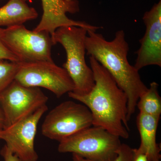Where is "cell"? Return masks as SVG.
<instances>
[{
	"label": "cell",
	"mask_w": 161,
	"mask_h": 161,
	"mask_svg": "<svg viewBox=\"0 0 161 161\" xmlns=\"http://www.w3.org/2000/svg\"><path fill=\"white\" fill-rule=\"evenodd\" d=\"M91 68L95 84L84 95L68 93L70 98L86 106L92 113L93 126L102 127L120 138L128 139L130 128L127 119L128 98L109 72L92 56Z\"/></svg>",
	"instance_id": "obj_1"
},
{
	"label": "cell",
	"mask_w": 161,
	"mask_h": 161,
	"mask_svg": "<svg viewBox=\"0 0 161 161\" xmlns=\"http://www.w3.org/2000/svg\"><path fill=\"white\" fill-rule=\"evenodd\" d=\"M85 46L87 54L93 57L109 72L126 95L129 121L135 113L139 98L148 87L142 80L139 71L128 61L129 45L125 32H116L114 39L108 41L101 34L88 30Z\"/></svg>",
	"instance_id": "obj_2"
},
{
	"label": "cell",
	"mask_w": 161,
	"mask_h": 161,
	"mask_svg": "<svg viewBox=\"0 0 161 161\" xmlns=\"http://www.w3.org/2000/svg\"><path fill=\"white\" fill-rule=\"evenodd\" d=\"M88 29L76 26L59 27L51 36L54 45L59 43L66 52V70L74 84L73 93L78 95L88 94L95 84L94 74L85 59V40Z\"/></svg>",
	"instance_id": "obj_3"
},
{
	"label": "cell",
	"mask_w": 161,
	"mask_h": 161,
	"mask_svg": "<svg viewBox=\"0 0 161 161\" xmlns=\"http://www.w3.org/2000/svg\"><path fill=\"white\" fill-rule=\"evenodd\" d=\"M58 150L72 153L92 161H113L121 146L120 137L99 126L80 130L59 142Z\"/></svg>",
	"instance_id": "obj_4"
},
{
	"label": "cell",
	"mask_w": 161,
	"mask_h": 161,
	"mask_svg": "<svg viewBox=\"0 0 161 161\" xmlns=\"http://www.w3.org/2000/svg\"><path fill=\"white\" fill-rule=\"evenodd\" d=\"M3 43L19 62L53 61L51 36L45 31L27 29L23 24L3 29Z\"/></svg>",
	"instance_id": "obj_5"
},
{
	"label": "cell",
	"mask_w": 161,
	"mask_h": 161,
	"mask_svg": "<svg viewBox=\"0 0 161 161\" xmlns=\"http://www.w3.org/2000/svg\"><path fill=\"white\" fill-rule=\"evenodd\" d=\"M92 126V113L86 106L66 101L47 115L42 124V133L47 138L60 142Z\"/></svg>",
	"instance_id": "obj_6"
},
{
	"label": "cell",
	"mask_w": 161,
	"mask_h": 161,
	"mask_svg": "<svg viewBox=\"0 0 161 161\" xmlns=\"http://www.w3.org/2000/svg\"><path fill=\"white\" fill-rule=\"evenodd\" d=\"M14 80L25 86L44 88L58 98L74 89V83L66 70L53 61L19 62Z\"/></svg>",
	"instance_id": "obj_7"
},
{
	"label": "cell",
	"mask_w": 161,
	"mask_h": 161,
	"mask_svg": "<svg viewBox=\"0 0 161 161\" xmlns=\"http://www.w3.org/2000/svg\"><path fill=\"white\" fill-rule=\"evenodd\" d=\"M48 98L40 88L25 86L14 80L0 93L4 116L3 129L46 105Z\"/></svg>",
	"instance_id": "obj_8"
},
{
	"label": "cell",
	"mask_w": 161,
	"mask_h": 161,
	"mask_svg": "<svg viewBox=\"0 0 161 161\" xmlns=\"http://www.w3.org/2000/svg\"><path fill=\"white\" fill-rule=\"evenodd\" d=\"M47 109L46 105L43 106L27 117L2 130L0 139L5 141L10 151L21 160L37 161L35 136L39 121Z\"/></svg>",
	"instance_id": "obj_9"
},
{
	"label": "cell",
	"mask_w": 161,
	"mask_h": 161,
	"mask_svg": "<svg viewBox=\"0 0 161 161\" xmlns=\"http://www.w3.org/2000/svg\"><path fill=\"white\" fill-rule=\"evenodd\" d=\"M143 20L146 29L139 42L140 47L134 67L138 71L150 65L161 67V1L144 14Z\"/></svg>",
	"instance_id": "obj_10"
},
{
	"label": "cell",
	"mask_w": 161,
	"mask_h": 161,
	"mask_svg": "<svg viewBox=\"0 0 161 161\" xmlns=\"http://www.w3.org/2000/svg\"><path fill=\"white\" fill-rule=\"evenodd\" d=\"M41 1L43 14L40 23L33 30L34 31L46 32L52 36L56 30L62 26H79L95 31L102 28L83 21L71 19L67 16V13L74 14L79 12V2L77 0L71 2L65 0Z\"/></svg>",
	"instance_id": "obj_11"
},
{
	"label": "cell",
	"mask_w": 161,
	"mask_h": 161,
	"mask_svg": "<svg viewBox=\"0 0 161 161\" xmlns=\"http://www.w3.org/2000/svg\"><path fill=\"white\" fill-rule=\"evenodd\" d=\"M160 116H153L140 112L136 119L141 138L140 146L135 149L145 153L150 161H161V149L156 142V133Z\"/></svg>",
	"instance_id": "obj_12"
},
{
	"label": "cell",
	"mask_w": 161,
	"mask_h": 161,
	"mask_svg": "<svg viewBox=\"0 0 161 161\" xmlns=\"http://www.w3.org/2000/svg\"><path fill=\"white\" fill-rule=\"evenodd\" d=\"M38 17L36 10L24 0H9L0 8V27L22 25Z\"/></svg>",
	"instance_id": "obj_13"
},
{
	"label": "cell",
	"mask_w": 161,
	"mask_h": 161,
	"mask_svg": "<svg viewBox=\"0 0 161 161\" xmlns=\"http://www.w3.org/2000/svg\"><path fill=\"white\" fill-rule=\"evenodd\" d=\"M158 84L155 81L150 84V87L141 95L136 107L140 112L153 116H160L161 98L158 94Z\"/></svg>",
	"instance_id": "obj_14"
},
{
	"label": "cell",
	"mask_w": 161,
	"mask_h": 161,
	"mask_svg": "<svg viewBox=\"0 0 161 161\" xmlns=\"http://www.w3.org/2000/svg\"><path fill=\"white\" fill-rule=\"evenodd\" d=\"M19 62L0 60V93L14 80Z\"/></svg>",
	"instance_id": "obj_15"
},
{
	"label": "cell",
	"mask_w": 161,
	"mask_h": 161,
	"mask_svg": "<svg viewBox=\"0 0 161 161\" xmlns=\"http://www.w3.org/2000/svg\"><path fill=\"white\" fill-rule=\"evenodd\" d=\"M133 155V149L127 144L122 143L119 150L118 156L113 161H132ZM72 159L73 161H92L75 153H73Z\"/></svg>",
	"instance_id": "obj_16"
},
{
	"label": "cell",
	"mask_w": 161,
	"mask_h": 161,
	"mask_svg": "<svg viewBox=\"0 0 161 161\" xmlns=\"http://www.w3.org/2000/svg\"><path fill=\"white\" fill-rule=\"evenodd\" d=\"M3 28L0 27V60H8L13 62H19L17 58L12 53L3 43L2 39Z\"/></svg>",
	"instance_id": "obj_17"
},
{
	"label": "cell",
	"mask_w": 161,
	"mask_h": 161,
	"mask_svg": "<svg viewBox=\"0 0 161 161\" xmlns=\"http://www.w3.org/2000/svg\"><path fill=\"white\" fill-rule=\"evenodd\" d=\"M0 154L3 157L4 161H23L14 154L6 145L2 148Z\"/></svg>",
	"instance_id": "obj_18"
},
{
	"label": "cell",
	"mask_w": 161,
	"mask_h": 161,
	"mask_svg": "<svg viewBox=\"0 0 161 161\" xmlns=\"http://www.w3.org/2000/svg\"><path fill=\"white\" fill-rule=\"evenodd\" d=\"M133 159L132 161H150L146 154L137 152L135 149H133Z\"/></svg>",
	"instance_id": "obj_19"
},
{
	"label": "cell",
	"mask_w": 161,
	"mask_h": 161,
	"mask_svg": "<svg viewBox=\"0 0 161 161\" xmlns=\"http://www.w3.org/2000/svg\"><path fill=\"white\" fill-rule=\"evenodd\" d=\"M4 126V114L1 105H0V129H3Z\"/></svg>",
	"instance_id": "obj_20"
},
{
	"label": "cell",
	"mask_w": 161,
	"mask_h": 161,
	"mask_svg": "<svg viewBox=\"0 0 161 161\" xmlns=\"http://www.w3.org/2000/svg\"><path fill=\"white\" fill-rule=\"evenodd\" d=\"M25 2H31V0H24Z\"/></svg>",
	"instance_id": "obj_21"
},
{
	"label": "cell",
	"mask_w": 161,
	"mask_h": 161,
	"mask_svg": "<svg viewBox=\"0 0 161 161\" xmlns=\"http://www.w3.org/2000/svg\"><path fill=\"white\" fill-rule=\"evenodd\" d=\"M65 1H67V2H71L72 0H65Z\"/></svg>",
	"instance_id": "obj_22"
},
{
	"label": "cell",
	"mask_w": 161,
	"mask_h": 161,
	"mask_svg": "<svg viewBox=\"0 0 161 161\" xmlns=\"http://www.w3.org/2000/svg\"><path fill=\"white\" fill-rule=\"evenodd\" d=\"M3 129H0V134H1V132H2V130Z\"/></svg>",
	"instance_id": "obj_23"
}]
</instances>
